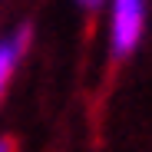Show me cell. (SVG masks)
<instances>
[{
  "label": "cell",
  "instance_id": "2",
  "mask_svg": "<svg viewBox=\"0 0 152 152\" xmlns=\"http://www.w3.org/2000/svg\"><path fill=\"white\" fill-rule=\"evenodd\" d=\"M27 37H30V30H20L17 37L0 43V96H4L10 76H13V69L20 63V53H23V46H27Z\"/></svg>",
  "mask_w": 152,
  "mask_h": 152
},
{
  "label": "cell",
  "instance_id": "4",
  "mask_svg": "<svg viewBox=\"0 0 152 152\" xmlns=\"http://www.w3.org/2000/svg\"><path fill=\"white\" fill-rule=\"evenodd\" d=\"M80 4H83V7H96V4H99V0H80Z\"/></svg>",
  "mask_w": 152,
  "mask_h": 152
},
{
  "label": "cell",
  "instance_id": "3",
  "mask_svg": "<svg viewBox=\"0 0 152 152\" xmlns=\"http://www.w3.org/2000/svg\"><path fill=\"white\" fill-rule=\"evenodd\" d=\"M0 152H17V145H13V139H0Z\"/></svg>",
  "mask_w": 152,
  "mask_h": 152
},
{
  "label": "cell",
  "instance_id": "1",
  "mask_svg": "<svg viewBox=\"0 0 152 152\" xmlns=\"http://www.w3.org/2000/svg\"><path fill=\"white\" fill-rule=\"evenodd\" d=\"M145 23V0H113V53L129 56Z\"/></svg>",
  "mask_w": 152,
  "mask_h": 152
}]
</instances>
